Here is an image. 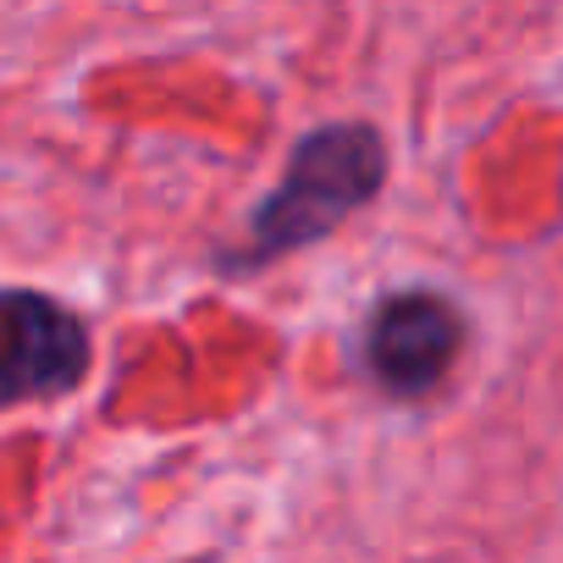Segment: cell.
I'll use <instances>...</instances> for the list:
<instances>
[{
	"label": "cell",
	"instance_id": "obj_1",
	"mask_svg": "<svg viewBox=\"0 0 563 563\" xmlns=\"http://www.w3.org/2000/svg\"><path fill=\"white\" fill-rule=\"evenodd\" d=\"M387 188V139L365 117L310 128L282 166V183L249 210L243 238L216 249L221 276H260L288 254L327 243L343 221L371 210Z\"/></svg>",
	"mask_w": 563,
	"mask_h": 563
},
{
	"label": "cell",
	"instance_id": "obj_2",
	"mask_svg": "<svg viewBox=\"0 0 563 563\" xmlns=\"http://www.w3.org/2000/svg\"><path fill=\"white\" fill-rule=\"evenodd\" d=\"M470 349V316L442 288H393L360 327V371L393 404L431 398Z\"/></svg>",
	"mask_w": 563,
	"mask_h": 563
},
{
	"label": "cell",
	"instance_id": "obj_3",
	"mask_svg": "<svg viewBox=\"0 0 563 563\" xmlns=\"http://www.w3.org/2000/svg\"><path fill=\"white\" fill-rule=\"evenodd\" d=\"M89 321L40 288H0V409L51 404L89 382Z\"/></svg>",
	"mask_w": 563,
	"mask_h": 563
}]
</instances>
